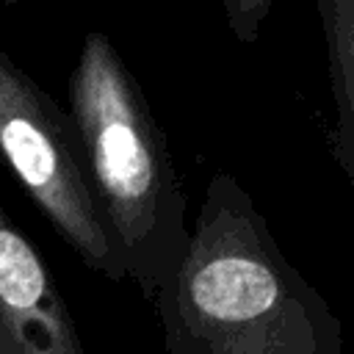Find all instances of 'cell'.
<instances>
[{"instance_id": "1", "label": "cell", "mask_w": 354, "mask_h": 354, "mask_svg": "<svg viewBox=\"0 0 354 354\" xmlns=\"http://www.w3.org/2000/svg\"><path fill=\"white\" fill-rule=\"evenodd\" d=\"M152 304L166 354H343L340 318L227 171L210 177L185 254Z\"/></svg>"}, {"instance_id": "2", "label": "cell", "mask_w": 354, "mask_h": 354, "mask_svg": "<svg viewBox=\"0 0 354 354\" xmlns=\"http://www.w3.org/2000/svg\"><path fill=\"white\" fill-rule=\"evenodd\" d=\"M66 91V111L124 277L155 301L191 238L188 199L163 127L102 30L86 33Z\"/></svg>"}, {"instance_id": "3", "label": "cell", "mask_w": 354, "mask_h": 354, "mask_svg": "<svg viewBox=\"0 0 354 354\" xmlns=\"http://www.w3.org/2000/svg\"><path fill=\"white\" fill-rule=\"evenodd\" d=\"M0 160L80 257L111 282H124L119 252L100 213L75 122L11 55L0 50Z\"/></svg>"}, {"instance_id": "4", "label": "cell", "mask_w": 354, "mask_h": 354, "mask_svg": "<svg viewBox=\"0 0 354 354\" xmlns=\"http://www.w3.org/2000/svg\"><path fill=\"white\" fill-rule=\"evenodd\" d=\"M0 354H86L39 249L0 205Z\"/></svg>"}, {"instance_id": "5", "label": "cell", "mask_w": 354, "mask_h": 354, "mask_svg": "<svg viewBox=\"0 0 354 354\" xmlns=\"http://www.w3.org/2000/svg\"><path fill=\"white\" fill-rule=\"evenodd\" d=\"M315 8L335 100L332 158L354 185V0H318Z\"/></svg>"}, {"instance_id": "6", "label": "cell", "mask_w": 354, "mask_h": 354, "mask_svg": "<svg viewBox=\"0 0 354 354\" xmlns=\"http://www.w3.org/2000/svg\"><path fill=\"white\" fill-rule=\"evenodd\" d=\"M224 11H227V19H230V28L232 33L243 41V44H252L257 39V30H260V22L268 17L271 11V0H224L221 3Z\"/></svg>"}]
</instances>
